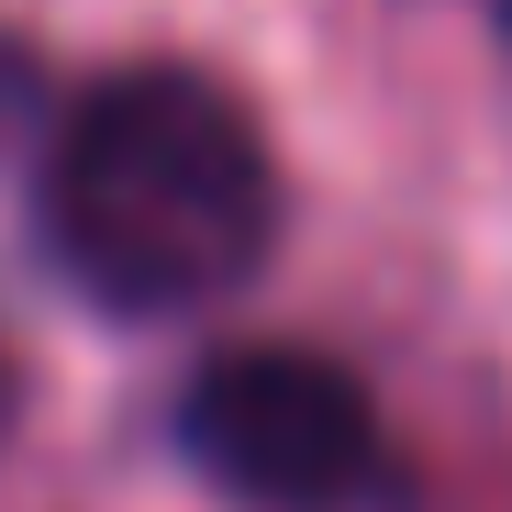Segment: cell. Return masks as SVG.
<instances>
[{
    "label": "cell",
    "instance_id": "6da1fadb",
    "mask_svg": "<svg viewBox=\"0 0 512 512\" xmlns=\"http://www.w3.org/2000/svg\"><path fill=\"white\" fill-rule=\"evenodd\" d=\"M34 234L101 312L167 323L268 268L279 156L212 67H101L45 134Z\"/></svg>",
    "mask_w": 512,
    "mask_h": 512
},
{
    "label": "cell",
    "instance_id": "7a4b0ae2",
    "mask_svg": "<svg viewBox=\"0 0 512 512\" xmlns=\"http://www.w3.org/2000/svg\"><path fill=\"white\" fill-rule=\"evenodd\" d=\"M179 457L245 512H390L401 446L357 368L312 346H223L179 390Z\"/></svg>",
    "mask_w": 512,
    "mask_h": 512
},
{
    "label": "cell",
    "instance_id": "3957f363",
    "mask_svg": "<svg viewBox=\"0 0 512 512\" xmlns=\"http://www.w3.org/2000/svg\"><path fill=\"white\" fill-rule=\"evenodd\" d=\"M12 412H23V379H12V346H0V435H12Z\"/></svg>",
    "mask_w": 512,
    "mask_h": 512
},
{
    "label": "cell",
    "instance_id": "277c9868",
    "mask_svg": "<svg viewBox=\"0 0 512 512\" xmlns=\"http://www.w3.org/2000/svg\"><path fill=\"white\" fill-rule=\"evenodd\" d=\"M490 12H501V23H512V0H490Z\"/></svg>",
    "mask_w": 512,
    "mask_h": 512
}]
</instances>
